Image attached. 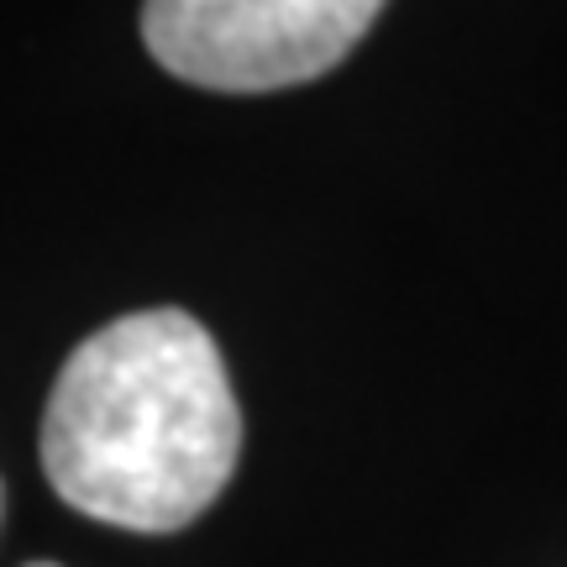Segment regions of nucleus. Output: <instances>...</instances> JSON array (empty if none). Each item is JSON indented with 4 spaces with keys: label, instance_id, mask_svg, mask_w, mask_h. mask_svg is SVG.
<instances>
[{
    "label": "nucleus",
    "instance_id": "f257e3e1",
    "mask_svg": "<svg viewBox=\"0 0 567 567\" xmlns=\"http://www.w3.org/2000/svg\"><path fill=\"white\" fill-rule=\"evenodd\" d=\"M243 457V410L221 347L158 305L84 337L42 410V467L69 509L142 536L184 530Z\"/></svg>",
    "mask_w": 567,
    "mask_h": 567
},
{
    "label": "nucleus",
    "instance_id": "f03ea898",
    "mask_svg": "<svg viewBox=\"0 0 567 567\" xmlns=\"http://www.w3.org/2000/svg\"><path fill=\"white\" fill-rule=\"evenodd\" d=\"M379 11L384 0H147L142 42L184 84L268 95L331 74Z\"/></svg>",
    "mask_w": 567,
    "mask_h": 567
},
{
    "label": "nucleus",
    "instance_id": "7ed1b4c3",
    "mask_svg": "<svg viewBox=\"0 0 567 567\" xmlns=\"http://www.w3.org/2000/svg\"><path fill=\"white\" fill-rule=\"evenodd\" d=\"M27 567H59V563H27Z\"/></svg>",
    "mask_w": 567,
    "mask_h": 567
}]
</instances>
